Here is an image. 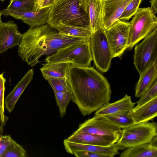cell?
<instances>
[{
	"instance_id": "1",
	"label": "cell",
	"mask_w": 157,
	"mask_h": 157,
	"mask_svg": "<svg viewBox=\"0 0 157 157\" xmlns=\"http://www.w3.org/2000/svg\"><path fill=\"white\" fill-rule=\"evenodd\" d=\"M67 79L71 90V100L84 116L95 112L110 100L109 83L92 67L71 64Z\"/></svg>"
},
{
	"instance_id": "2",
	"label": "cell",
	"mask_w": 157,
	"mask_h": 157,
	"mask_svg": "<svg viewBox=\"0 0 157 157\" xmlns=\"http://www.w3.org/2000/svg\"><path fill=\"white\" fill-rule=\"evenodd\" d=\"M17 54L22 61L35 66L43 55H52L59 50L85 39L62 34L48 24L30 27L21 34Z\"/></svg>"
},
{
	"instance_id": "3",
	"label": "cell",
	"mask_w": 157,
	"mask_h": 157,
	"mask_svg": "<svg viewBox=\"0 0 157 157\" xmlns=\"http://www.w3.org/2000/svg\"><path fill=\"white\" fill-rule=\"evenodd\" d=\"M79 1L58 0L53 3L50 7L47 24L54 28L62 23L92 31L89 18L80 7Z\"/></svg>"
},
{
	"instance_id": "4",
	"label": "cell",
	"mask_w": 157,
	"mask_h": 157,
	"mask_svg": "<svg viewBox=\"0 0 157 157\" xmlns=\"http://www.w3.org/2000/svg\"><path fill=\"white\" fill-rule=\"evenodd\" d=\"M156 137V123L142 122L122 129L120 137L116 144L119 150L124 149L150 142Z\"/></svg>"
},
{
	"instance_id": "5",
	"label": "cell",
	"mask_w": 157,
	"mask_h": 157,
	"mask_svg": "<svg viewBox=\"0 0 157 157\" xmlns=\"http://www.w3.org/2000/svg\"><path fill=\"white\" fill-rule=\"evenodd\" d=\"M129 23V49L157 28V18L151 7L139 8Z\"/></svg>"
},
{
	"instance_id": "6",
	"label": "cell",
	"mask_w": 157,
	"mask_h": 157,
	"mask_svg": "<svg viewBox=\"0 0 157 157\" xmlns=\"http://www.w3.org/2000/svg\"><path fill=\"white\" fill-rule=\"evenodd\" d=\"M92 60L89 41L71 44L45 59L47 63H69L73 65L84 67H90Z\"/></svg>"
},
{
	"instance_id": "7",
	"label": "cell",
	"mask_w": 157,
	"mask_h": 157,
	"mask_svg": "<svg viewBox=\"0 0 157 157\" xmlns=\"http://www.w3.org/2000/svg\"><path fill=\"white\" fill-rule=\"evenodd\" d=\"M136 45L134 64L139 75L157 62V28Z\"/></svg>"
},
{
	"instance_id": "8",
	"label": "cell",
	"mask_w": 157,
	"mask_h": 157,
	"mask_svg": "<svg viewBox=\"0 0 157 157\" xmlns=\"http://www.w3.org/2000/svg\"><path fill=\"white\" fill-rule=\"evenodd\" d=\"M104 30L101 29L92 33L89 40L92 60L102 72L109 70L113 58Z\"/></svg>"
},
{
	"instance_id": "9",
	"label": "cell",
	"mask_w": 157,
	"mask_h": 157,
	"mask_svg": "<svg viewBox=\"0 0 157 157\" xmlns=\"http://www.w3.org/2000/svg\"><path fill=\"white\" fill-rule=\"evenodd\" d=\"M129 22L118 20L104 30L112 58L121 56L128 48Z\"/></svg>"
},
{
	"instance_id": "10",
	"label": "cell",
	"mask_w": 157,
	"mask_h": 157,
	"mask_svg": "<svg viewBox=\"0 0 157 157\" xmlns=\"http://www.w3.org/2000/svg\"><path fill=\"white\" fill-rule=\"evenodd\" d=\"M122 129L113 124L103 116H94L79 125L73 133H87L107 136L119 139Z\"/></svg>"
},
{
	"instance_id": "11",
	"label": "cell",
	"mask_w": 157,
	"mask_h": 157,
	"mask_svg": "<svg viewBox=\"0 0 157 157\" xmlns=\"http://www.w3.org/2000/svg\"><path fill=\"white\" fill-rule=\"evenodd\" d=\"M50 7L43 8L38 11L20 12L6 9L1 11L2 14L11 16L17 19L21 20L30 27H34L47 24Z\"/></svg>"
},
{
	"instance_id": "12",
	"label": "cell",
	"mask_w": 157,
	"mask_h": 157,
	"mask_svg": "<svg viewBox=\"0 0 157 157\" xmlns=\"http://www.w3.org/2000/svg\"><path fill=\"white\" fill-rule=\"evenodd\" d=\"M79 4L89 18L92 33L104 29L102 0H79Z\"/></svg>"
},
{
	"instance_id": "13",
	"label": "cell",
	"mask_w": 157,
	"mask_h": 157,
	"mask_svg": "<svg viewBox=\"0 0 157 157\" xmlns=\"http://www.w3.org/2000/svg\"><path fill=\"white\" fill-rule=\"evenodd\" d=\"M21 37L17 24L12 21L0 23V53L18 46Z\"/></svg>"
},
{
	"instance_id": "14",
	"label": "cell",
	"mask_w": 157,
	"mask_h": 157,
	"mask_svg": "<svg viewBox=\"0 0 157 157\" xmlns=\"http://www.w3.org/2000/svg\"><path fill=\"white\" fill-rule=\"evenodd\" d=\"M63 143L66 152L72 155L80 151H90L104 155L105 157H113L120 154L119 148L116 143L110 146L104 147L73 142L66 139L63 140Z\"/></svg>"
},
{
	"instance_id": "15",
	"label": "cell",
	"mask_w": 157,
	"mask_h": 157,
	"mask_svg": "<svg viewBox=\"0 0 157 157\" xmlns=\"http://www.w3.org/2000/svg\"><path fill=\"white\" fill-rule=\"evenodd\" d=\"M132 0H102L104 30L119 20L126 7Z\"/></svg>"
},
{
	"instance_id": "16",
	"label": "cell",
	"mask_w": 157,
	"mask_h": 157,
	"mask_svg": "<svg viewBox=\"0 0 157 157\" xmlns=\"http://www.w3.org/2000/svg\"><path fill=\"white\" fill-rule=\"evenodd\" d=\"M66 139L76 143L104 147L111 146L119 140L109 136L84 132L73 133Z\"/></svg>"
},
{
	"instance_id": "17",
	"label": "cell",
	"mask_w": 157,
	"mask_h": 157,
	"mask_svg": "<svg viewBox=\"0 0 157 157\" xmlns=\"http://www.w3.org/2000/svg\"><path fill=\"white\" fill-rule=\"evenodd\" d=\"M33 68L29 69L4 99V107L11 113L20 97L33 78Z\"/></svg>"
},
{
	"instance_id": "18",
	"label": "cell",
	"mask_w": 157,
	"mask_h": 157,
	"mask_svg": "<svg viewBox=\"0 0 157 157\" xmlns=\"http://www.w3.org/2000/svg\"><path fill=\"white\" fill-rule=\"evenodd\" d=\"M130 115L134 124L148 122L157 116V96L137 107H134Z\"/></svg>"
},
{
	"instance_id": "19",
	"label": "cell",
	"mask_w": 157,
	"mask_h": 157,
	"mask_svg": "<svg viewBox=\"0 0 157 157\" xmlns=\"http://www.w3.org/2000/svg\"><path fill=\"white\" fill-rule=\"evenodd\" d=\"M136 103L131 97L125 94L122 98L113 103L108 102L95 111L94 115L103 116L120 111H131Z\"/></svg>"
},
{
	"instance_id": "20",
	"label": "cell",
	"mask_w": 157,
	"mask_h": 157,
	"mask_svg": "<svg viewBox=\"0 0 157 157\" xmlns=\"http://www.w3.org/2000/svg\"><path fill=\"white\" fill-rule=\"evenodd\" d=\"M120 157H157V137L150 142L127 148Z\"/></svg>"
},
{
	"instance_id": "21",
	"label": "cell",
	"mask_w": 157,
	"mask_h": 157,
	"mask_svg": "<svg viewBox=\"0 0 157 157\" xmlns=\"http://www.w3.org/2000/svg\"><path fill=\"white\" fill-rule=\"evenodd\" d=\"M71 64L69 63H47L40 69L44 78H68Z\"/></svg>"
},
{
	"instance_id": "22",
	"label": "cell",
	"mask_w": 157,
	"mask_h": 157,
	"mask_svg": "<svg viewBox=\"0 0 157 157\" xmlns=\"http://www.w3.org/2000/svg\"><path fill=\"white\" fill-rule=\"evenodd\" d=\"M157 77V62L154 63L140 75L136 84L135 96L140 97Z\"/></svg>"
},
{
	"instance_id": "23",
	"label": "cell",
	"mask_w": 157,
	"mask_h": 157,
	"mask_svg": "<svg viewBox=\"0 0 157 157\" xmlns=\"http://www.w3.org/2000/svg\"><path fill=\"white\" fill-rule=\"evenodd\" d=\"M54 28L60 33L69 36L90 40L92 34L91 30L84 28L67 25L60 23Z\"/></svg>"
},
{
	"instance_id": "24",
	"label": "cell",
	"mask_w": 157,
	"mask_h": 157,
	"mask_svg": "<svg viewBox=\"0 0 157 157\" xmlns=\"http://www.w3.org/2000/svg\"><path fill=\"white\" fill-rule=\"evenodd\" d=\"M130 112L120 111L103 116L116 126L123 129L134 124Z\"/></svg>"
},
{
	"instance_id": "25",
	"label": "cell",
	"mask_w": 157,
	"mask_h": 157,
	"mask_svg": "<svg viewBox=\"0 0 157 157\" xmlns=\"http://www.w3.org/2000/svg\"><path fill=\"white\" fill-rule=\"evenodd\" d=\"M58 106L60 116L63 117L65 115L67 107L72 98V93L67 91H59L53 90Z\"/></svg>"
},
{
	"instance_id": "26",
	"label": "cell",
	"mask_w": 157,
	"mask_h": 157,
	"mask_svg": "<svg viewBox=\"0 0 157 157\" xmlns=\"http://www.w3.org/2000/svg\"><path fill=\"white\" fill-rule=\"evenodd\" d=\"M36 0H11L6 9L25 12L33 11Z\"/></svg>"
},
{
	"instance_id": "27",
	"label": "cell",
	"mask_w": 157,
	"mask_h": 157,
	"mask_svg": "<svg viewBox=\"0 0 157 157\" xmlns=\"http://www.w3.org/2000/svg\"><path fill=\"white\" fill-rule=\"evenodd\" d=\"M44 78L48 82L53 90L72 92L67 78L52 77H46Z\"/></svg>"
},
{
	"instance_id": "28",
	"label": "cell",
	"mask_w": 157,
	"mask_h": 157,
	"mask_svg": "<svg viewBox=\"0 0 157 157\" xmlns=\"http://www.w3.org/2000/svg\"><path fill=\"white\" fill-rule=\"evenodd\" d=\"M156 96H157V77L140 97V98L136 102L137 104L135 107L141 106Z\"/></svg>"
},
{
	"instance_id": "29",
	"label": "cell",
	"mask_w": 157,
	"mask_h": 157,
	"mask_svg": "<svg viewBox=\"0 0 157 157\" xmlns=\"http://www.w3.org/2000/svg\"><path fill=\"white\" fill-rule=\"evenodd\" d=\"M141 0H132L126 6L119 18V20H128L136 13Z\"/></svg>"
},
{
	"instance_id": "30",
	"label": "cell",
	"mask_w": 157,
	"mask_h": 157,
	"mask_svg": "<svg viewBox=\"0 0 157 157\" xmlns=\"http://www.w3.org/2000/svg\"><path fill=\"white\" fill-rule=\"evenodd\" d=\"M26 151L17 142L14 145L7 150L2 157H25Z\"/></svg>"
},
{
	"instance_id": "31",
	"label": "cell",
	"mask_w": 157,
	"mask_h": 157,
	"mask_svg": "<svg viewBox=\"0 0 157 157\" xmlns=\"http://www.w3.org/2000/svg\"><path fill=\"white\" fill-rule=\"evenodd\" d=\"M16 142L13 140L10 135L0 136V157Z\"/></svg>"
},
{
	"instance_id": "32",
	"label": "cell",
	"mask_w": 157,
	"mask_h": 157,
	"mask_svg": "<svg viewBox=\"0 0 157 157\" xmlns=\"http://www.w3.org/2000/svg\"><path fill=\"white\" fill-rule=\"evenodd\" d=\"M4 72L0 74V109L3 120L6 122L8 117L4 114V93L6 79L4 77Z\"/></svg>"
},
{
	"instance_id": "33",
	"label": "cell",
	"mask_w": 157,
	"mask_h": 157,
	"mask_svg": "<svg viewBox=\"0 0 157 157\" xmlns=\"http://www.w3.org/2000/svg\"><path fill=\"white\" fill-rule=\"evenodd\" d=\"M73 155L77 157H105L104 155L86 151H77Z\"/></svg>"
},
{
	"instance_id": "34",
	"label": "cell",
	"mask_w": 157,
	"mask_h": 157,
	"mask_svg": "<svg viewBox=\"0 0 157 157\" xmlns=\"http://www.w3.org/2000/svg\"><path fill=\"white\" fill-rule=\"evenodd\" d=\"M6 123L3 119L0 109V136L2 135L3 132V127Z\"/></svg>"
},
{
	"instance_id": "35",
	"label": "cell",
	"mask_w": 157,
	"mask_h": 157,
	"mask_svg": "<svg viewBox=\"0 0 157 157\" xmlns=\"http://www.w3.org/2000/svg\"><path fill=\"white\" fill-rule=\"evenodd\" d=\"M44 1V0H36L33 11H38L40 10Z\"/></svg>"
},
{
	"instance_id": "36",
	"label": "cell",
	"mask_w": 157,
	"mask_h": 157,
	"mask_svg": "<svg viewBox=\"0 0 157 157\" xmlns=\"http://www.w3.org/2000/svg\"><path fill=\"white\" fill-rule=\"evenodd\" d=\"M54 0H44L41 6L43 8L50 7L53 4Z\"/></svg>"
},
{
	"instance_id": "37",
	"label": "cell",
	"mask_w": 157,
	"mask_h": 157,
	"mask_svg": "<svg viewBox=\"0 0 157 157\" xmlns=\"http://www.w3.org/2000/svg\"><path fill=\"white\" fill-rule=\"evenodd\" d=\"M149 2L151 5V8L155 14L157 12V0H151Z\"/></svg>"
},
{
	"instance_id": "38",
	"label": "cell",
	"mask_w": 157,
	"mask_h": 157,
	"mask_svg": "<svg viewBox=\"0 0 157 157\" xmlns=\"http://www.w3.org/2000/svg\"><path fill=\"white\" fill-rule=\"evenodd\" d=\"M1 11L0 10V23L2 21L1 19Z\"/></svg>"
},
{
	"instance_id": "39",
	"label": "cell",
	"mask_w": 157,
	"mask_h": 157,
	"mask_svg": "<svg viewBox=\"0 0 157 157\" xmlns=\"http://www.w3.org/2000/svg\"><path fill=\"white\" fill-rule=\"evenodd\" d=\"M58 0H54L53 3H55Z\"/></svg>"
},
{
	"instance_id": "40",
	"label": "cell",
	"mask_w": 157,
	"mask_h": 157,
	"mask_svg": "<svg viewBox=\"0 0 157 157\" xmlns=\"http://www.w3.org/2000/svg\"><path fill=\"white\" fill-rule=\"evenodd\" d=\"M0 1H1L2 2H4L6 0H0ZM10 1H11V0H10Z\"/></svg>"
}]
</instances>
